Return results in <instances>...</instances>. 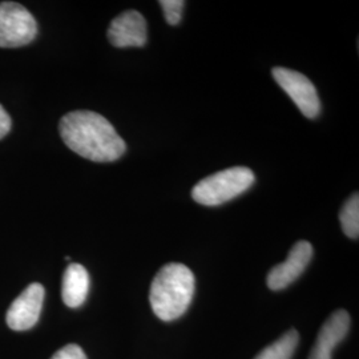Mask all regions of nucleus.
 I'll return each instance as SVG.
<instances>
[{
  "label": "nucleus",
  "mask_w": 359,
  "mask_h": 359,
  "mask_svg": "<svg viewBox=\"0 0 359 359\" xmlns=\"http://www.w3.org/2000/svg\"><path fill=\"white\" fill-rule=\"evenodd\" d=\"M90 292V274L80 264H69L63 276L62 298L68 308L81 306Z\"/></svg>",
  "instance_id": "10"
},
{
  "label": "nucleus",
  "mask_w": 359,
  "mask_h": 359,
  "mask_svg": "<svg viewBox=\"0 0 359 359\" xmlns=\"http://www.w3.org/2000/svg\"><path fill=\"white\" fill-rule=\"evenodd\" d=\"M256 181L246 167H233L208 176L194 185L193 200L201 205L218 206L246 192Z\"/></svg>",
  "instance_id": "3"
},
{
  "label": "nucleus",
  "mask_w": 359,
  "mask_h": 359,
  "mask_svg": "<svg viewBox=\"0 0 359 359\" xmlns=\"http://www.w3.org/2000/svg\"><path fill=\"white\" fill-rule=\"evenodd\" d=\"M350 329V316L346 310H338L323 323L309 359H332L334 347L345 339Z\"/></svg>",
  "instance_id": "9"
},
{
  "label": "nucleus",
  "mask_w": 359,
  "mask_h": 359,
  "mask_svg": "<svg viewBox=\"0 0 359 359\" xmlns=\"http://www.w3.org/2000/svg\"><path fill=\"white\" fill-rule=\"evenodd\" d=\"M59 132L71 151L95 163H112L127 151L114 126L92 111H74L63 116Z\"/></svg>",
  "instance_id": "1"
},
{
  "label": "nucleus",
  "mask_w": 359,
  "mask_h": 359,
  "mask_svg": "<svg viewBox=\"0 0 359 359\" xmlns=\"http://www.w3.org/2000/svg\"><path fill=\"white\" fill-rule=\"evenodd\" d=\"M339 221L347 237L357 240L359 236V196L354 193L342 206Z\"/></svg>",
  "instance_id": "12"
},
{
  "label": "nucleus",
  "mask_w": 359,
  "mask_h": 359,
  "mask_svg": "<svg viewBox=\"0 0 359 359\" xmlns=\"http://www.w3.org/2000/svg\"><path fill=\"white\" fill-rule=\"evenodd\" d=\"M196 281L188 266L172 262L163 266L151 285L149 301L154 314L169 322L180 318L192 302Z\"/></svg>",
  "instance_id": "2"
},
{
  "label": "nucleus",
  "mask_w": 359,
  "mask_h": 359,
  "mask_svg": "<svg viewBox=\"0 0 359 359\" xmlns=\"http://www.w3.org/2000/svg\"><path fill=\"white\" fill-rule=\"evenodd\" d=\"M147 39V22L142 13L133 10L116 16L108 28V40L117 48L142 47Z\"/></svg>",
  "instance_id": "8"
},
{
  "label": "nucleus",
  "mask_w": 359,
  "mask_h": 359,
  "mask_svg": "<svg viewBox=\"0 0 359 359\" xmlns=\"http://www.w3.org/2000/svg\"><path fill=\"white\" fill-rule=\"evenodd\" d=\"M274 80L294 102L302 115L316 118L321 112V102L314 84L308 77L293 69L276 67L271 71Z\"/></svg>",
  "instance_id": "5"
},
{
  "label": "nucleus",
  "mask_w": 359,
  "mask_h": 359,
  "mask_svg": "<svg viewBox=\"0 0 359 359\" xmlns=\"http://www.w3.org/2000/svg\"><path fill=\"white\" fill-rule=\"evenodd\" d=\"M11 126H13L11 117L0 104V140L8 135V132L11 130Z\"/></svg>",
  "instance_id": "15"
},
{
  "label": "nucleus",
  "mask_w": 359,
  "mask_h": 359,
  "mask_svg": "<svg viewBox=\"0 0 359 359\" xmlns=\"http://www.w3.org/2000/svg\"><path fill=\"white\" fill-rule=\"evenodd\" d=\"M160 6L165 15V20L170 26H177L182 18V10L185 1L182 0H161Z\"/></svg>",
  "instance_id": "13"
},
{
  "label": "nucleus",
  "mask_w": 359,
  "mask_h": 359,
  "mask_svg": "<svg viewBox=\"0 0 359 359\" xmlns=\"http://www.w3.org/2000/svg\"><path fill=\"white\" fill-rule=\"evenodd\" d=\"M38 35V23L25 6L15 1L0 3V48H18Z\"/></svg>",
  "instance_id": "4"
},
{
  "label": "nucleus",
  "mask_w": 359,
  "mask_h": 359,
  "mask_svg": "<svg viewBox=\"0 0 359 359\" xmlns=\"http://www.w3.org/2000/svg\"><path fill=\"white\" fill-rule=\"evenodd\" d=\"M299 341V334L290 330L270 346L265 347L255 359H292Z\"/></svg>",
  "instance_id": "11"
},
{
  "label": "nucleus",
  "mask_w": 359,
  "mask_h": 359,
  "mask_svg": "<svg viewBox=\"0 0 359 359\" xmlns=\"http://www.w3.org/2000/svg\"><path fill=\"white\" fill-rule=\"evenodd\" d=\"M51 359H88L83 348L77 345H67L56 351Z\"/></svg>",
  "instance_id": "14"
},
{
  "label": "nucleus",
  "mask_w": 359,
  "mask_h": 359,
  "mask_svg": "<svg viewBox=\"0 0 359 359\" xmlns=\"http://www.w3.org/2000/svg\"><path fill=\"white\" fill-rule=\"evenodd\" d=\"M313 257V246L308 241H298L289 252L283 264L274 266L268 274V286L271 290H283L305 271Z\"/></svg>",
  "instance_id": "7"
},
{
  "label": "nucleus",
  "mask_w": 359,
  "mask_h": 359,
  "mask_svg": "<svg viewBox=\"0 0 359 359\" xmlns=\"http://www.w3.org/2000/svg\"><path fill=\"white\" fill-rule=\"evenodd\" d=\"M44 294L43 285L38 283L28 285L7 311L6 321L8 327L15 332H25L34 327L40 318Z\"/></svg>",
  "instance_id": "6"
}]
</instances>
